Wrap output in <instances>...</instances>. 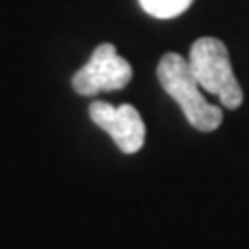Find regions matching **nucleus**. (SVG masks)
<instances>
[{
    "label": "nucleus",
    "instance_id": "1",
    "mask_svg": "<svg viewBox=\"0 0 249 249\" xmlns=\"http://www.w3.org/2000/svg\"><path fill=\"white\" fill-rule=\"evenodd\" d=\"M158 81L175 102L181 106L185 119L197 131H216L222 123V108L210 104L201 96L199 83L191 73L189 62L177 52H166L158 62Z\"/></svg>",
    "mask_w": 249,
    "mask_h": 249
},
{
    "label": "nucleus",
    "instance_id": "3",
    "mask_svg": "<svg viewBox=\"0 0 249 249\" xmlns=\"http://www.w3.org/2000/svg\"><path fill=\"white\" fill-rule=\"evenodd\" d=\"M133 79V69L116 52L114 44H100L89 60L73 75V89L79 96H96L100 91H119Z\"/></svg>",
    "mask_w": 249,
    "mask_h": 249
},
{
    "label": "nucleus",
    "instance_id": "2",
    "mask_svg": "<svg viewBox=\"0 0 249 249\" xmlns=\"http://www.w3.org/2000/svg\"><path fill=\"white\" fill-rule=\"evenodd\" d=\"M189 69L201 89L220 100L222 108L235 110L243 102V89L232 73L229 50L218 37H199L191 44Z\"/></svg>",
    "mask_w": 249,
    "mask_h": 249
},
{
    "label": "nucleus",
    "instance_id": "4",
    "mask_svg": "<svg viewBox=\"0 0 249 249\" xmlns=\"http://www.w3.org/2000/svg\"><path fill=\"white\" fill-rule=\"evenodd\" d=\"M89 119L96 127L106 131L123 154H135L145 142V124L137 108L131 104L112 106L108 102H91Z\"/></svg>",
    "mask_w": 249,
    "mask_h": 249
},
{
    "label": "nucleus",
    "instance_id": "5",
    "mask_svg": "<svg viewBox=\"0 0 249 249\" xmlns=\"http://www.w3.org/2000/svg\"><path fill=\"white\" fill-rule=\"evenodd\" d=\"M193 0H139L142 9L156 19H175L191 6Z\"/></svg>",
    "mask_w": 249,
    "mask_h": 249
}]
</instances>
